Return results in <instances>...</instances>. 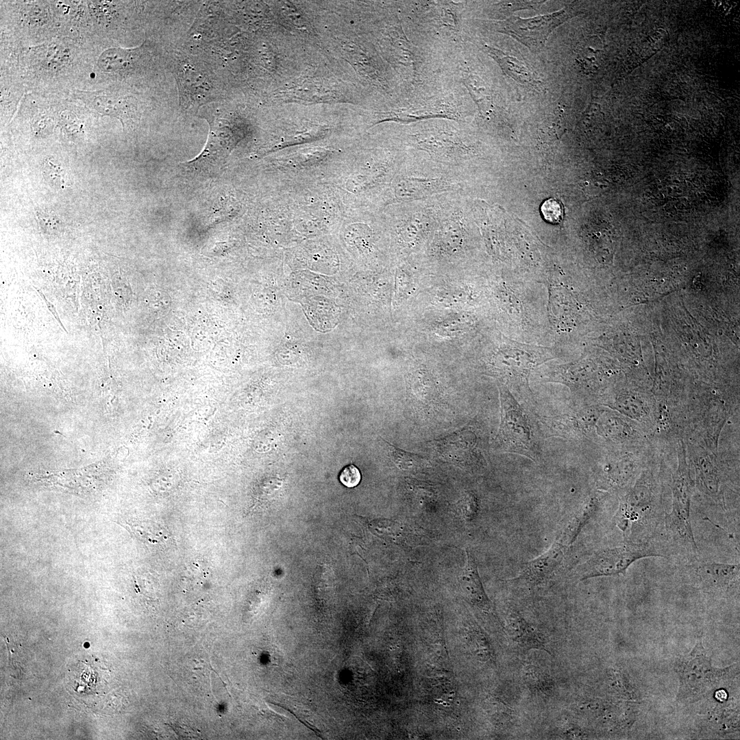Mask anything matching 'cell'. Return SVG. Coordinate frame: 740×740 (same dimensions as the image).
Instances as JSON below:
<instances>
[{"label":"cell","mask_w":740,"mask_h":740,"mask_svg":"<svg viewBox=\"0 0 740 740\" xmlns=\"http://www.w3.org/2000/svg\"><path fill=\"white\" fill-rule=\"evenodd\" d=\"M655 486L652 476L645 473L621 495L614 517L615 525L624 533L642 519L655 504Z\"/></svg>","instance_id":"obj_10"},{"label":"cell","mask_w":740,"mask_h":740,"mask_svg":"<svg viewBox=\"0 0 740 740\" xmlns=\"http://www.w3.org/2000/svg\"><path fill=\"white\" fill-rule=\"evenodd\" d=\"M501 423L495 444L501 450L519 454L532 460L541 454L539 428L533 417L513 397L506 386H499Z\"/></svg>","instance_id":"obj_4"},{"label":"cell","mask_w":740,"mask_h":740,"mask_svg":"<svg viewBox=\"0 0 740 740\" xmlns=\"http://www.w3.org/2000/svg\"><path fill=\"white\" fill-rule=\"evenodd\" d=\"M467 183L468 178L407 153L392 182L386 206L451 193H466Z\"/></svg>","instance_id":"obj_2"},{"label":"cell","mask_w":740,"mask_h":740,"mask_svg":"<svg viewBox=\"0 0 740 740\" xmlns=\"http://www.w3.org/2000/svg\"><path fill=\"white\" fill-rule=\"evenodd\" d=\"M686 573L706 588H726L739 578V564L702 561L687 565Z\"/></svg>","instance_id":"obj_12"},{"label":"cell","mask_w":740,"mask_h":740,"mask_svg":"<svg viewBox=\"0 0 740 740\" xmlns=\"http://www.w3.org/2000/svg\"><path fill=\"white\" fill-rule=\"evenodd\" d=\"M443 195L396 203L383 210L387 234L399 252H411L430 241L439 218Z\"/></svg>","instance_id":"obj_3"},{"label":"cell","mask_w":740,"mask_h":740,"mask_svg":"<svg viewBox=\"0 0 740 740\" xmlns=\"http://www.w3.org/2000/svg\"><path fill=\"white\" fill-rule=\"evenodd\" d=\"M508 626L510 637L521 648L535 649L550 653L541 637L517 612L510 614Z\"/></svg>","instance_id":"obj_15"},{"label":"cell","mask_w":740,"mask_h":740,"mask_svg":"<svg viewBox=\"0 0 740 740\" xmlns=\"http://www.w3.org/2000/svg\"><path fill=\"white\" fill-rule=\"evenodd\" d=\"M729 668H713L701 642L687 656L678 659L675 669L680 678L678 700L694 702L704 697L726 677Z\"/></svg>","instance_id":"obj_6"},{"label":"cell","mask_w":740,"mask_h":740,"mask_svg":"<svg viewBox=\"0 0 740 740\" xmlns=\"http://www.w3.org/2000/svg\"><path fill=\"white\" fill-rule=\"evenodd\" d=\"M679 458L678 468L673 476L671 510L666 517V526L677 538L694 552L698 547L691 520V500L693 480L685 460Z\"/></svg>","instance_id":"obj_8"},{"label":"cell","mask_w":740,"mask_h":740,"mask_svg":"<svg viewBox=\"0 0 740 740\" xmlns=\"http://www.w3.org/2000/svg\"><path fill=\"white\" fill-rule=\"evenodd\" d=\"M597 423L600 435L613 441L627 439L632 433L631 427L621 418L613 415L598 419Z\"/></svg>","instance_id":"obj_19"},{"label":"cell","mask_w":740,"mask_h":740,"mask_svg":"<svg viewBox=\"0 0 740 740\" xmlns=\"http://www.w3.org/2000/svg\"><path fill=\"white\" fill-rule=\"evenodd\" d=\"M410 154L468 178L480 156L465 130L452 120L432 119L399 125L392 136Z\"/></svg>","instance_id":"obj_1"},{"label":"cell","mask_w":740,"mask_h":740,"mask_svg":"<svg viewBox=\"0 0 740 740\" xmlns=\"http://www.w3.org/2000/svg\"><path fill=\"white\" fill-rule=\"evenodd\" d=\"M573 16V12L561 10L532 18L511 16L499 23V31L519 41L532 51L538 52L544 46L549 35L558 25Z\"/></svg>","instance_id":"obj_9"},{"label":"cell","mask_w":740,"mask_h":740,"mask_svg":"<svg viewBox=\"0 0 740 740\" xmlns=\"http://www.w3.org/2000/svg\"><path fill=\"white\" fill-rule=\"evenodd\" d=\"M35 288H36V289L37 290V291H38V292L39 293V294L40 295V296H41V297H42L43 298V299L45 300V304H47V308H48V309L49 310V311H50V312H51L52 313V314L53 315V317H55V319H56V320H57V321H58V323H59L60 324V325L62 326V328H63V329H64V330L66 331V330H65V328H64V325H63L62 324V323H61V321L60 320V318H59L58 314V312H56V308H55V307L53 306V305L52 304H51V303H50V302H49V301H48V300H47V299H46V297H45L44 296L43 293H42V292H41V291H40V290H38V289L37 288H36V287H35Z\"/></svg>","instance_id":"obj_27"},{"label":"cell","mask_w":740,"mask_h":740,"mask_svg":"<svg viewBox=\"0 0 740 740\" xmlns=\"http://www.w3.org/2000/svg\"><path fill=\"white\" fill-rule=\"evenodd\" d=\"M544 219L551 223H560L563 218V207L561 203L555 199L545 200L541 207Z\"/></svg>","instance_id":"obj_24"},{"label":"cell","mask_w":740,"mask_h":740,"mask_svg":"<svg viewBox=\"0 0 740 740\" xmlns=\"http://www.w3.org/2000/svg\"><path fill=\"white\" fill-rule=\"evenodd\" d=\"M695 478L704 493L717 502H722L719 471L708 456H697L694 460Z\"/></svg>","instance_id":"obj_14"},{"label":"cell","mask_w":740,"mask_h":740,"mask_svg":"<svg viewBox=\"0 0 740 740\" xmlns=\"http://www.w3.org/2000/svg\"><path fill=\"white\" fill-rule=\"evenodd\" d=\"M663 556L649 544L627 541L624 544L595 552L575 569L580 580L624 574L637 560Z\"/></svg>","instance_id":"obj_7"},{"label":"cell","mask_w":740,"mask_h":740,"mask_svg":"<svg viewBox=\"0 0 740 740\" xmlns=\"http://www.w3.org/2000/svg\"><path fill=\"white\" fill-rule=\"evenodd\" d=\"M461 584L465 595L471 603L486 610L491 609V603L484 592L476 565L469 554L462 576Z\"/></svg>","instance_id":"obj_16"},{"label":"cell","mask_w":740,"mask_h":740,"mask_svg":"<svg viewBox=\"0 0 740 740\" xmlns=\"http://www.w3.org/2000/svg\"><path fill=\"white\" fill-rule=\"evenodd\" d=\"M485 47L490 56L499 64L506 74L521 84H539L533 73L517 59L497 49L487 45Z\"/></svg>","instance_id":"obj_18"},{"label":"cell","mask_w":740,"mask_h":740,"mask_svg":"<svg viewBox=\"0 0 740 740\" xmlns=\"http://www.w3.org/2000/svg\"><path fill=\"white\" fill-rule=\"evenodd\" d=\"M464 84L477 103L480 113L483 115H489L491 107V98L485 87L479 85L478 78L471 75L465 78Z\"/></svg>","instance_id":"obj_22"},{"label":"cell","mask_w":740,"mask_h":740,"mask_svg":"<svg viewBox=\"0 0 740 740\" xmlns=\"http://www.w3.org/2000/svg\"><path fill=\"white\" fill-rule=\"evenodd\" d=\"M135 538L152 547H163L170 539L168 530L151 520H129L119 523Z\"/></svg>","instance_id":"obj_13"},{"label":"cell","mask_w":740,"mask_h":740,"mask_svg":"<svg viewBox=\"0 0 740 740\" xmlns=\"http://www.w3.org/2000/svg\"><path fill=\"white\" fill-rule=\"evenodd\" d=\"M568 547L556 539L547 551L526 563L518 576L512 580L532 586L546 582L562 564Z\"/></svg>","instance_id":"obj_11"},{"label":"cell","mask_w":740,"mask_h":740,"mask_svg":"<svg viewBox=\"0 0 740 740\" xmlns=\"http://www.w3.org/2000/svg\"><path fill=\"white\" fill-rule=\"evenodd\" d=\"M523 678L530 689L544 694H549L554 687L550 678L533 665L524 667Z\"/></svg>","instance_id":"obj_21"},{"label":"cell","mask_w":740,"mask_h":740,"mask_svg":"<svg viewBox=\"0 0 740 740\" xmlns=\"http://www.w3.org/2000/svg\"><path fill=\"white\" fill-rule=\"evenodd\" d=\"M598 506V500L596 497H590L583 506L580 508L568 519L560 534L556 538L567 546L569 547L577 539L582 528L591 518L596 511Z\"/></svg>","instance_id":"obj_17"},{"label":"cell","mask_w":740,"mask_h":740,"mask_svg":"<svg viewBox=\"0 0 740 740\" xmlns=\"http://www.w3.org/2000/svg\"><path fill=\"white\" fill-rule=\"evenodd\" d=\"M130 53L121 49L112 48L105 51L99 57L98 64L106 71H114L124 68L130 59Z\"/></svg>","instance_id":"obj_23"},{"label":"cell","mask_w":740,"mask_h":740,"mask_svg":"<svg viewBox=\"0 0 740 740\" xmlns=\"http://www.w3.org/2000/svg\"><path fill=\"white\" fill-rule=\"evenodd\" d=\"M611 405L623 414L637 420H645L648 415V405L645 399L629 394H622L611 401Z\"/></svg>","instance_id":"obj_20"},{"label":"cell","mask_w":740,"mask_h":740,"mask_svg":"<svg viewBox=\"0 0 740 740\" xmlns=\"http://www.w3.org/2000/svg\"><path fill=\"white\" fill-rule=\"evenodd\" d=\"M387 443L390 447V456L393 461L401 467H411L415 463H417L421 460L419 456L403 451L388 443Z\"/></svg>","instance_id":"obj_25"},{"label":"cell","mask_w":740,"mask_h":740,"mask_svg":"<svg viewBox=\"0 0 740 740\" xmlns=\"http://www.w3.org/2000/svg\"><path fill=\"white\" fill-rule=\"evenodd\" d=\"M555 356L550 348L508 340L493 357L491 366L493 373L515 391L528 395L531 372Z\"/></svg>","instance_id":"obj_5"},{"label":"cell","mask_w":740,"mask_h":740,"mask_svg":"<svg viewBox=\"0 0 740 740\" xmlns=\"http://www.w3.org/2000/svg\"><path fill=\"white\" fill-rule=\"evenodd\" d=\"M360 472L354 465H349L344 467L339 475L340 482L344 486L349 488L357 486L360 483Z\"/></svg>","instance_id":"obj_26"}]
</instances>
